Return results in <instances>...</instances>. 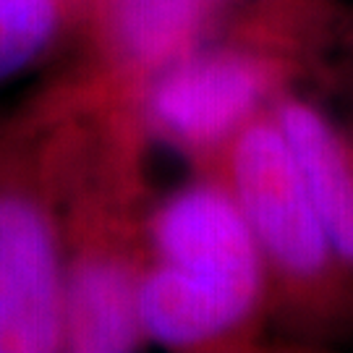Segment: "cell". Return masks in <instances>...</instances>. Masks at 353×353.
<instances>
[{
    "mask_svg": "<svg viewBox=\"0 0 353 353\" xmlns=\"http://www.w3.org/2000/svg\"><path fill=\"white\" fill-rule=\"evenodd\" d=\"M52 0H0V81L21 71L50 42Z\"/></svg>",
    "mask_w": 353,
    "mask_h": 353,
    "instance_id": "obj_9",
    "label": "cell"
},
{
    "mask_svg": "<svg viewBox=\"0 0 353 353\" xmlns=\"http://www.w3.org/2000/svg\"><path fill=\"white\" fill-rule=\"evenodd\" d=\"M139 309L144 332L157 343L196 345L239 325L254 306L163 265L139 285Z\"/></svg>",
    "mask_w": 353,
    "mask_h": 353,
    "instance_id": "obj_7",
    "label": "cell"
},
{
    "mask_svg": "<svg viewBox=\"0 0 353 353\" xmlns=\"http://www.w3.org/2000/svg\"><path fill=\"white\" fill-rule=\"evenodd\" d=\"M144 332L139 285L115 259H87L63 283V338L74 351H131Z\"/></svg>",
    "mask_w": 353,
    "mask_h": 353,
    "instance_id": "obj_5",
    "label": "cell"
},
{
    "mask_svg": "<svg viewBox=\"0 0 353 353\" xmlns=\"http://www.w3.org/2000/svg\"><path fill=\"white\" fill-rule=\"evenodd\" d=\"M63 338V280L37 207L0 194V353L52 351Z\"/></svg>",
    "mask_w": 353,
    "mask_h": 353,
    "instance_id": "obj_2",
    "label": "cell"
},
{
    "mask_svg": "<svg viewBox=\"0 0 353 353\" xmlns=\"http://www.w3.org/2000/svg\"><path fill=\"white\" fill-rule=\"evenodd\" d=\"M163 265L246 303L259 296V241L236 199L212 186L173 196L154 220Z\"/></svg>",
    "mask_w": 353,
    "mask_h": 353,
    "instance_id": "obj_3",
    "label": "cell"
},
{
    "mask_svg": "<svg viewBox=\"0 0 353 353\" xmlns=\"http://www.w3.org/2000/svg\"><path fill=\"white\" fill-rule=\"evenodd\" d=\"M265 76L241 55H202L176 65L152 92V118L173 139L212 144L233 134L262 97Z\"/></svg>",
    "mask_w": 353,
    "mask_h": 353,
    "instance_id": "obj_4",
    "label": "cell"
},
{
    "mask_svg": "<svg viewBox=\"0 0 353 353\" xmlns=\"http://www.w3.org/2000/svg\"><path fill=\"white\" fill-rule=\"evenodd\" d=\"M278 128L296 157L332 254L353 262V165L338 134L303 102H288L280 110Z\"/></svg>",
    "mask_w": 353,
    "mask_h": 353,
    "instance_id": "obj_6",
    "label": "cell"
},
{
    "mask_svg": "<svg viewBox=\"0 0 353 353\" xmlns=\"http://www.w3.org/2000/svg\"><path fill=\"white\" fill-rule=\"evenodd\" d=\"M236 202L259 246L293 275H316L332 246L278 126L243 131L233 154Z\"/></svg>",
    "mask_w": 353,
    "mask_h": 353,
    "instance_id": "obj_1",
    "label": "cell"
},
{
    "mask_svg": "<svg viewBox=\"0 0 353 353\" xmlns=\"http://www.w3.org/2000/svg\"><path fill=\"white\" fill-rule=\"evenodd\" d=\"M210 0H115L113 24L139 63H165L189 45Z\"/></svg>",
    "mask_w": 353,
    "mask_h": 353,
    "instance_id": "obj_8",
    "label": "cell"
}]
</instances>
